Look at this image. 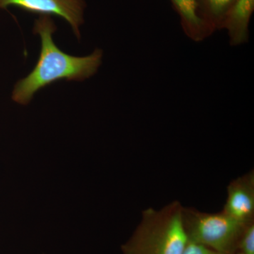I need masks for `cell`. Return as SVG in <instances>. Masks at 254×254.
Segmentation results:
<instances>
[{
    "label": "cell",
    "instance_id": "3",
    "mask_svg": "<svg viewBox=\"0 0 254 254\" xmlns=\"http://www.w3.org/2000/svg\"><path fill=\"white\" fill-rule=\"evenodd\" d=\"M183 220L189 241L222 254L237 252L241 233L247 225L223 212L209 214L184 208Z\"/></svg>",
    "mask_w": 254,
    "mask_h": 254
},
{
    "label": "cell",
    "instance_id": "10",
    "mask_svg": "<svg viewBox=\"0 0 254 254\" xmlns=\"http://www.w3.org/2000/svg\"><path fill=\"white\" fill-rule=\"evenodd\" d=\"M182 254H222L205 246L189 241Z\"/></svg>",
    "mask_w": 254,
    "mask_h": 254
},
{
    "label": "cell",
    "instance_id": "6",
    "mask_svg": "<svg viewBox=\"0 0 254 254\" xmlns=\"http://www.w3.org/2000/svg\"><path fill=\"white\" fill-rule=\"evenodd\" d=\"M254 11V0H237L227 11L220 26L229 36L230 45L247 44L250 40V23Z\"/></svg>",
    "mask_w": 254,
    "mask_h": 254
},
{
    "label": "cell",
    "instance_id": "5",
    "mask_svg": "<svg viewBox=\"0 0 254 254\" xmlns=\"http://www.w3.org/2000/svg\"><path fill=\"white\" fill-rule=\"evenodd\" d=\"M222 212L244 225L254 222V172L239 177L229 185Z\"/></svg>",
    "mask_w": 254,
    "mask_h": 254
},
{
    "label": "cell",
    "instance_id": "7",
    "mask_svg": "<svg viewBox=\"0 0 254 254\" xmlns=\"http://www.w3.org/2000/svg\"><path fill=\"white\" fill-rule=\"evenodd\" d=\"M180 17L184 33L191 41L200 43L215 31L200 16L196 0H170Z\"/></svg>",
    "mask_w": 254,
    "mask_h": 254
},
{
    "label": "cell",
    "instance_id": "2",
    "mask_svg": "<svg viewBox=\"0 0 254 254\" xmlns=\"http://www.w3.org/2000/svg\"><path fill=\"white\" fill-rule=\"evenodd\" d=\"M178 202L144 210L141 223L122 246L124 254H182L189 240Z\"/></svg>",
    "mask_w": 254,
    "mask_h": 254
},
{
    "label": "cell",
    "instance_id": "9",
    "mask_svg": "<svg viewBox=\"0 0 254 254\" xmlns=\"http://www.w3.org/2000/svg\"><path fill=\"white\" fill-rule=\"evenodd\" d=\"M237 252L243 254H254V224H247L241 233Z\"/></svg>",
    "mask_w": 254,
    "mask_h": 254
},
{
    "label": "cell",
    "instance_id": "11",
    "mask_svg": "<svg viewBox=\"0 0 254 254\" xmlns=\"http://www.w3.org/2000/svg\"><path fill=\"white\" fill-rule=\"evenodd\" d=\"M243 254L241 253V252H235V254Z\"/></svg>",
    "mask_w": 254,
    "mask_h": 254
},
{
    "label": "cell",
    "instance_id": "8",
    "mask_svg": "<svg viewBox=\"0 0 254 254\" xmlns=\"http://www.w3.org/2000/svg\"><path fill=\"white\" fill-rule=\"evenodd\" d=\"M200 16L213 28L220 26L228 10L237 0H196Z\"/></svg>",
    "mask_w": 254,
    "mask_h": 254
},
{
    "label": "cell",
    "instance_id": "1",
    "mask_svg": "<svg viewBox=\"0 0 254 254\" xmlns=\"http://www.w3.org/2000/svg\"><path fill=\"white\" fill-rule=\"evenodd\" d=\"M56 31L51 16H40L35 21L33 33L41 38V52L33 71L14 86L12 100L18 104L28 105L37 92L55 82L84 81L98 72L101 66L103 50L95 49L85 57L66 54L53 40Z\"/></svg>",
    "mask_w": 254,
    "mask_h": 254
},
{
    "label": "cell",
    "instance_id": "4",
    "mask_svg": "<svg viewBox=\"0 0 254 254\" xmlns=\"http://www.w3.org/2000/svg\"><path fill=\"white\" fill-rule=\"evenodd\" d=\"M10 6L40 16H55L63 18L71 26L78 40L80 27L84 23V0H0V9Z\"/></svg>",
    "mask_w": 254,
    "mask_h": 254
}]
</instances>
